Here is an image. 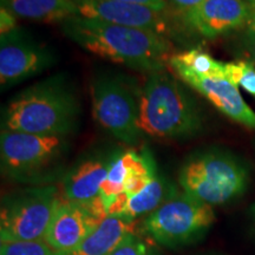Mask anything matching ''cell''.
Listing matches in <instances>:
<instances>
[{
  "label": "cell",
  "instance_id": "cell-3",
  "mask_svg": "<svg viewBox=\"0 0 255 255\" xmlns=\"http://www.w3.org/2000/svg\"><path fill=\"white\" fill-rule=\"evenodd\" d=\"M139 127L157 138H181L197 132L201 117L195 103L167 72L149 75L139 95Z\"/></svg>",
  "mask_w": 255,
  "mask_h": 255
},
{
  "label": "cell",
  "instance_id": "cell-2",
  "mask_svg": "<svg viewBox=\"0 0 255 255\" xmlns=\"http://www.w3.org/2000/svg\"><path fill=\"white\" fill-rule=\"evenodd\" d=\"M79 113V103L69 85L62 78H50L12 100L2 129L65 137L77 127Z\"/></svg>",
  "mask_w": 255,
  "mask_h": 255
},
{
  "label": "cell",
  "instance_id": "cell-20",
  "mask_svg": "<svg viewBox=\"0 0 255 255\" xmlns=\"http://www.w3.org/2000/svg\"><path fill=\"white\" fill-rule=\"evenodd\" d=\"M225 76L238 88L255 96V68L251 63H225Z\"/></svg>",
  "mask_w": 255,
  "mask_h": 255
},
{
  "label": "cell",
  "instance_id": "cell-12",
  "mask_svg": "<svg viewBox=\"0 0 255 255\" xmlns=\"http://www.w3.org/2000/svg\"><path fill=\"white\" fill-rule=\"evenodd\" d=\"M156 164L148 151H127L110 161L109 170L101 187L105 207L120 194H137L156 177Z\"/></svg>",
  "mask_w": 255,
  "mask_h": 255
},
{
  "label": "cell",
  "instance_id": "cell-19",
  "mask_svg": "<svg viewBox=\"0 0 255 255\" xmlns=\"http://www.w3.org/2000/svg\"><path fill=\"white\" fill-rule=\"evenodd\" d=\"M171 69H184L205 77H226L225 63L213 58L209 53L193 49L182 53H174L169 60Z\"/></svg>",
  "mask_w": 255,
  "mask_h": 255
},
{
  "label": "cell",
  "instance_id": "cell-14",
  "mask_svg": "<svg viewBox=\"0 0 255 255\" xmlns=\"http://www.w3.org/2000/svg\"><path fill=\"white\" fill-rule=\"evenodd\" d=\"M250 15V5L244 0H205L186 12L188 24L207 38L237 30L246 23Z\"/></svg>",
  "mask_w": 255,
  "mask_h": 255
},
{
  "label": "cell",
  "instance_id": "cell-26",
  "mask_svg": "<svg viewBox=\"0 0 255 255\" xmlns=\"http://www.w3.org/2000/svg\"><path fill=\"white\" fill-rule=\"evenodd\" d=\"M173 4L177 6L178 8H181L182 11L187 12L189 9L195 8L196 6H199L200 4H202L205 0H170Z\"/></svg>",
  "mask_w": 255,
  "mask_h": 255
},
{
  "label": "cell",
  "instance_id": "cell-24",
  "mask_svg": "<svg viewBox=\"0 0 255 255\" xmlns=\"http://www.w3.org/2000/svg\"><path fill=\"white\" fill-rule=\"evenodd\" d=\"M245 56L255 62V31L250 30L245 33L241 40Z\"/></svg>",
  "mask_w": 255,
  "mask_h": 255
},
{
  "label": "cell",
  "instance_id": "cell-10",
  "mask_svg": "<svg viewBox=\"0 0 255 255\" xmlns=\"http://www.w3.org/2000/svg\"><path fill=\"white\" fill-rule=\"evenodd\" d=\"M55 63L52 52L28 39L18 30L1 36L0 41V84L1 88L33 77Z\"/></svg>",
  "mask_w": 255,
  "mask_h": 255
},
{
  "label": "cell",
  "instance_id": "cell-8",
  "mask_svg": "<svg viewBox=\"0 0 255 255\" xmlns=\"http://www.w3.org/2000/svg\"><path fill=\"white\" fill-rule=\"evenodd\" d=\"M92 110L100 126L120 141L132 145L141 139L139 100L127 82L111 76L95 79Z\"/></svg>",
  "mask_w": 255,
  "mask_h": 255
},
{
  "label": "cell",
  "instance_id": "cell-6",
  "mask_svg": "<svg viewBox=\"0 0 255 255\" xmlns=\"http://www.w3.org/2000/svg\"><path fill=\"white\" fill-rule=\"evenodd\" d=\"M68 149L64 136L1 130L0 155L2 171L13 180L36 182L56 167Z\"/></svg>",
  "mask_w": 255,
  "mask_h": 255
},
{
  "label": "cell",
  "instance_id": "cell-5",
  "mask_svg": "<svg viewBox=\"0 0 255 255\" xmlns=\"http://www.w3.org/2000/svg\"><path fill=\"white\" fill-rule=\"evenodd\" d=\"M215 221L212 206L178 193L145 216L142 231L161 246L180 248L194 244L206 234Z\"/></svg>",
  "mask_w": 255,
  "mask_h": 255
},
{
  "label": "cell",
  "instance_id": "cell-29",
  "mask_svg": "<svg viewBox=\"0 0 255 255\" xmlns=\"http://www.w3.org/2000/svg\"><path fill=\"white\" fill-rule=\"evenodd\" d=\"M250 1L252 2V4H253V5L255 6V0H250Z\"/></svg>",
  "mask_w": 255,
  "mask_h": 255
},
{
  "label": "cell",
  "instance_id": "cell-17",
  "mask_svg": "<svg viewBox=\"0 0 255 255\" xmlns=\"http://www.w3.org/2000/svg\"><path fill=\"white\" fill-rule=\"evenodd\" d=\"M1 7L15 17L28 20L55 23L78 15L73 0H1Z\"/></svg>",
  "mask_w": 255,
  "mask_h": 255
},
{
  "label": "cell",
  "instance_id": "cell-13",
  "mask_svg": "<svg viewBox=\"0 0 255 255\" xmlns=\"http://www.w3.org/2000/svg\"><path fill=\"white\" fill-rule=\"evenodd\" d=\"M184 83L205 96L210 103L229 119L255 129V113L244 101L239 88L226 77H205L187 71L173 69Z\"/></svg>",
  "mask_w": 255,
  "mask_h": 255
},
{
  "label": "cell",
  "instance_id": "cell-28",
  "mask_svg": "<svg viewBox=\"0 0 255 255\" xmlns=\"http://www.w3.org/2000/svg\"><path fill=\"white\" fill-rule=\"evenodd\" d=\"M252 214H253V216L255 218V203H254V206L252 207Z\"/></svg>",
  "mask_w": 255,
  "mask_h": 255
},
{
  "label": "cell",
  "instance_id": "cell-11",
  "mask_svg": "<svg viewBox=\"0 0 255 255\" xmlns=\"http://www.w3.org/2000/svg\"><path fill=\"white\" fill-rule=\"evenodd\" d=\"M78 15L89 19L107 21L122 26L142 28L156 33L167 34L171 25L167 14L142 5L127 4L114 0H73Z\"/></svg>",
  "mask_w": 255,
  "mask_h": 255
},
{
  "label": "cell",
  "instance_id": "cell-25",
  "mask_svg": "<svg viewBox=\"0 0 255 255\" xmlns=\"http://www.w3.org/2000/svg\"><path fill=\"white\" fill-rule=\"evenodd\" d=\"M114 1H120V2H127V4H133V5H142L146 6V7H150L156 11H165L167 7V2L165 0H114Z\"/></svg>",
  "mask_w": 255,
  "mask_h": 255
},
{
  "label": "cell",
  "instance_id": "cell-16",
  "mask_svg": "<svg viewBox=\"0 0 255 255\" xmlns=\"http://www.w3.org/2000/svg\"><path fill=\"white\" fill-rule=\"evenodd\" d=\"M133 233L135 221L109 215L77 247L56 255H110Z\"/></svg>",
  "mask_w": 255,
  "mask_h": 255
},
{
  "label": "cell",
  "instance_id": "cell-27",
  "mask_svg": "<svg viewBox=\"0 0 255 255\" xmlns=\"http://www.w3.org/2000/svg\"><path fill=\"white\" fill-rule=\"evenodd\" d=\"M251 30L255 31V15L253 17V20H252V25H251Z\"/></svg>",
  "mask_w": 255,
  "mask_h": 255
},
{
  "label": "cell",
  "instance_id": "cell-7",
  "mask_svg": "<svg viewBox=\"0 0 255 255\" xmlns=\"http://www.w3.org/2000/svg\"><path fill=\"white\" fill-rule=\"evenodd\" d=\"M62 196L55 187L33 188L8 197L0 214L1 242L44 241Z\"/></svg>",
  "mask_w": 255,
  "mask_h": 255
},
{
  "label": "cell",
  "instance_id": "cell-23",
  "mask_svg": "<svg viewBox=\"0 0 255 255\" xmlns=\"http://www.w3.org/2000/svg\"><path fill=\"white\" fill-rule=\"evenodd\" d=\"M14 30H17V23H15V15L12 14L8 9L1 7L0 9V34L11 33Z\"/></svg>",
  "mask_w": 255,
  "mask_h": 255
},
{
  "label": "cell",
  "instance_id": "cell-9",
  "mask_svg": "<svg viewBox=\"0 0 255 255\" xmlns=\"http://www.w3.org/2000/svg\"><path fill=\"white\" fill-rule=\"evenodd\" d=\"M107 216L102 196L88 205L70 202L62 197L44 241L56 253H65L77 247Z\"/></svg>",
  "mask_w": 255,
  "mask_h": 255
},
{
  "label": "cell",
  "instance_id": "cell-22",
  "mask_svg": "<svg viewBox=\"0 0 255 255\" xmlns=\"http://www.w3.org/2000/svg\"><path fill=\"white\" fill-rule=\"evenodd\" d=\"M110 255H159V252L155 246L137 237L136 233H133Z\"/></svg>",
  "mask_w": 255,
  "mask_h": 255
},
{
  "label": "cell",
  "instance_id": "cell-15",
  "mask_svg": "<svg viewBox=\"0 0 255 255\" xmlns=\"http://www.w3.org/2000/svg\"><path fill=\"white\" fill-rule=\"evenodd\" d=\"M110 161L85 159L71 169L63 181L64 199L81 205H88L98 199L101 196L102 183L109 170Z\"/></svg>",
  "mask_w": 255,
  "mask_h": 255
},
{
  "label": "cell",
  "instance_id": "cell-18",
  "mask_svg": "<svg viewBox=\"0 0 255 255\" xmlns=\"http://www.w3.org/2000/svg\"><path fill=\"white\" fill-rule=\"evenodd\" d=\"M177 193V188L173 183L169 182L165 177L156 175L154 180L142 191L132 196L126 194L123 210L120 216L135 221L137 218L150 214Z\"/></svg>",
  "mask_w": 255,
  "mask_h": 255
},
{
  "label": "cell",
  "instance_id": "cell-21",
  "mask_svg": "<svg viewBox=\"0 0 255 255\" xmlns=\"http://www.w3.org/2000/svg\"><path fill=\"white\" fill-rule=\"evenodd\" d=\"M0 255H56L45 241L1 242Z\"/></svg>",
  "mask_w": 255,
  "mask_h": 255
},
{
  "label": "cell",
  "instance_id": "cell-1",
  "mask_svg": "<svg viewBox=\"0 0 255 255\" xmlns=\"http://www.w3.org/2000/svg\"><path fill=\"white\" fill-rule=\"evenodd\" d=\"M62 28L70 39L92 55L150 73L164 70L174 55L168 38L154 31L81 15L64 20Z\"/></svg>",
  "mask_w": 255,
  "mask_h": 255
},
{
  "label": "cell",
  "instance_id": "cell-4",
  "mask_svg": "<svg viewBox=\"0 0 255 255\" xmlns=\"http://www.w3.org/2000/svg\"><path fill=\"white\" fill-rule=\"evenodd\" d=\"M178 183L184 193L209 206L225 205L246 190L248 171L237 158L210 151L188 159Z\"/></svg>",
  "mask_w": 255,
  "mask_h": 255
}]
</instances>
